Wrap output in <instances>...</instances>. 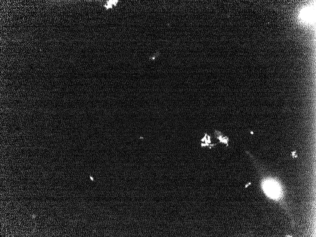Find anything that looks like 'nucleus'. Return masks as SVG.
<instances>
[{
    "mask_svg": "<svg viewBox=\"0 0 316 237\" xmlns=\"http://www.w3.org/2000/svg\"><path fill=\"white\" fill-rule=\"evenodd\" d=\"M265 193L269 196L273 198H275L278 196L279 191L278 188L275 184L272 183H267L265 185Z\"/></svg>",
    "mask_w": 316,
    "mask_h": 237,
    "instance_id": "f257e3e1",
    "label": "nucleus"
},
{
    "mask_svg": "<svg viewBox=\"0 0 316 237\" xmlns=\"http://www.w3.org/2000/svg\"><path fill=\"white\" fill-rule=\"evenodd\" d=\"M117 1H112V3L111 4V1H108V2L107 3V5L105 6V7H107V9L111 8L112 7V5L114 4L115 5H116V3H117Z\"/></svg>",
    "mask_w": 316,
    "mask_h": 237,
    "instance_id": "f03ea898",
    "label": "nucleus"
}]
</instances>
